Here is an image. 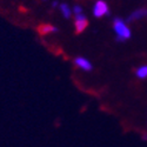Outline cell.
Returning a JSON list of instances; mask_svg holds the SVG:
<instances>
[{
  "instance_id": "1",
  "label": "cell",
  "mask_w": 147,
  "mask_h": 147,
  "mask_svg": "<svg viewBox=\"0 0 147 147\" xmlns=\"http://www.w3.org/2000/svg\"><path fill=\"white\" fill-rule=\"evenodd\" d=\"M113 28L117 33V40L118 41H125L131 38V30L124 22V20L120 18H115L113 21Z\"/></svg>"
},
{
  "instance_id": "2",
  "label": "cell",
  "mask_w": 147,
  "mask_h": 147,
  "mask_svg": "<svg viewBox=\"0 0 147 147\" xmlns=\"http://www.w3.org/2000/svg\"><path fill=\"white\" fill-rule=\"evenodd\" d=\"M93 14L96 18H102L106 14H108V5L104 0H98L93 7Z\"/></svg>"
},
{
  "instance_id": "3",
  "label": "cell",
  "mask_w": 147,
  "mask_h": 147,
  "mask_svg": "<svg viewBox=\"0 0 147 147\" xmlns=\"http://www.w3.org/2000/svg\"><path fill=\"white\" fill-rule=\"evenodd\" d=\"M74 25H76L77 33H81V32L85 31V28L88 26V20H87V18L85 17L82 13L81 14H78V16H76V22H74Z\"/></svg>"
},
{
  "instance_id": "4",
  "label": "cell",
  "mask_w": 147,
  "mask_h": 147,
  "mask_svg": "<svg viewBox=\"0 0 147 147\" xmlns=\"http://www.w3.org/2000/svg\"><path fill=\"white\" fill-rule=\"evenodd\" d=\"M74 64H76V66H78L79 68H81L84 71H91L92 69V64L87 59H85L82 57H78L74 60Z\"/></svg>"
},
{
  "instance_id": "5",
  "label": "cell",
  "mask_w": 147,
  "mask_h": 147,
  "mask_svg": "<svg viewBox=\"0 0 147 147\" xmlns=\"http://www.w3.org/2000/svg\"><path fill=\"white\" fill-rule=\"evenodd\" d=\"M38 32L41 35H46V34H50V33H55L58 32V28L52 26V25H48V24H42L38 27Z\"/></svg>"
},
{
  "instance_id": "6",
  "label": "cell",
  "mask_w": 147,
  "mask_h": 147,
  "mask_svg": "<svg viewBox=\"0 0 147 147\" xmlns=\"http://www.w3.org/2000/svg\"><path fill=\"white\" fill-rule=\"evenodd\" d=\"M144 17H147V8H140V9H137L136 12L128 17L127 21H133V20H138V19H141Z\"/></svg>"
},
{
  "instance_id": "7",
  "label": "cell",
  "mask_w": 147,
  "mask_h": 147,
  "mask_svg": "<svg viewBox=\"0 0 147 147\" xmlns=\"http://www.w3.org/2000/svg\"><path fill=\"white\" fill-rule=\"evenodd\" d=\"M60 11H61V13H63V16L66 19H68L71 17V14H72V11H71V8H69V6L67 4H61L60 5Z\"/></svg>"
},
{
  "instance_id": "8",
  "label": "cell",
  "mask_w": 147,
  "mask_h": 147,
  "mask_svg": "<svg viewBox=\"0 0 147 147\" xmlns=\"http://www.w3.org/2000/svg\"><path fill=\"white\" fill-rule=\"evenodd\" d=\"M136 74H137V77L140 78V79H146V78H147V65L139 67V68L137 69V72H136Z\"/></svg>"
},
{
  "instance_id": "9",
  "label": "cell",
  "mask_w": 147,
  "mask_h": 147,
  "mask_svg": "<svg viewBox=\"0 0 147 147\" xmlns=\"http://www.w3.org/2000/svg\"><path fill=\"white\" fill-rule=\"evenodd\" d=\"M73 12H74V14L76 16H78V14H81L82 13V8H81V6H74L73 7Z\"/></svg>"
},
{
  "instance_id": "10",
  "label": "cell",
  "mask_w": 147,
  "mask_h": 147,
  "mask_svg": "<svg viewBox=\"0 0 147 147\" xmlns=\"http://www.w3.org/2000/svg\"><path fill=\"white\" fill-rule=\"evenodd\" d=\"M52 6H53V7H57V6H58V3H57V1H54V3H53V5H52Z\"/></svg>"
},
{
  "instance_id": "11",
  "label": "cell",
  "mask_w": 147,
  "mask_h": 147,
  "mask_svg": "<svg viewBox=\"0 0 147 147\" xmlns=\"http://www.w3.org/2000/svg\"><path fill=\"white\" fill-rule=\"evenodd\" d=\"M44 1H46V0H44Z\"/></svg>"
}]
</instances>
